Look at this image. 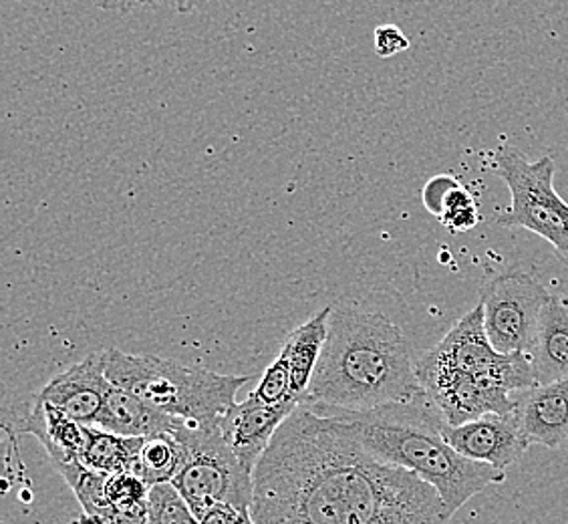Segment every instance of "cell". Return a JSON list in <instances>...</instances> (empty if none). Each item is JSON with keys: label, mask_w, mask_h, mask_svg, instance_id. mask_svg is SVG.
Returning <instances> with one entry per match:
<instances>
[{"label": "cell", "mask_w": 568, "mask_h": 524, "mask_svg": "<svg viewBox=\"0 0 568 524\" xmlns=\"http://www.w3.org/2000/svg\"><path fill=\"white\" fill-rule=\"evenodd\" d=\"M442 432L462 456L504 472L523 458L530 446L516 414L481 415L462 426H448L444 422Z\"/></svg>", "instance_id": "obj_10"}, {"label": "cell", "mask_w": 568, "mask_h": 524, "mask_svg": "<svg viewBox=\"0 0 568 524\" xmlns=\"http://www.w3.org/2000/svg\"><path fill=\"white\" fill-rule=\"evenodd\" d=\"M145 437H128L113 434L98 426H85V444L81 452V464L99 474L133 472Z\"/></svg>", "instance_id": "obj_18"}, {"label": "cell", "mask_w": 568, "mask_h": 524, "mask_svg": "<svg viewBox=\"0 0 568 524\" xmlns=\"http://www.w3.org/2000/svg\"><path fill=\"white\" fill-rule=\"evenodd\" d=\"M494 172L510 190V206L498 214L504 229L535 232L568 266V202L555 190L557 164L552 155L528 162L518 148L503 143L494 152Z\"/></svg>", "instance_id": "obj_6"}, {"label": "cell", "mask_w": 568, "mask_h": 524, "mask_svg": "<svg viewBox=\"0 0 568 524\" xmlns=\"http://www.w3.org/2000/svg\"><path fill=\"white\" fill-rule=\"evenodd\" d=\"M331 313H333V306H325L303 325L293 329L278 355L288 365L293 397L301 404H305L308 385L313 382L321 353L327 341Z\"/></svg>", "instance_id": "obj_17"}, {"label": "cell", "mask_w": 568, "mask_h": 524, "mask_svg": "<svg viewBox=\"0 0 568 524\" xmlns=\"http://www.w3.org/2000/svg\"><path fill=\"white\" fill-rule=\"evenodd\" d=\"M184 424L172 415L155 410L153 405L143 402L135 393L123 390L111 383L105 404L99 414L95 426L108 430L113 434L128 437H152L170 434Z\"/></svg>", "instance_id": "obj_16"}, {"label": "cell", "mask_w": 568, "mask_h": 524, "mask_svg": "<svg viewBox=\"0 0 568 524\" xmlns=\"http://www.w3.org/2000/svg\"><path fill=\"white\" fill-rule=\"evenodd\" d=\"M373 47L375 53L382 59H389V57L399 56L409 49V39L405 37L402 29H397L395 24H382L375 29L373 34Z\"/></svg>", "instance_id": "obj_24"}, {"label": "cell", "mask_w": 568, "mask_h": 524, "mask_svg": "<svg viewBox=\"0 0 568 524\" xmlns=\"http://www.w3.org/2000/svg\"><path fill=\"white\" fill-rule=\"evenodd\" d=\"M424 395L402 329L382 313L339 306L305 404L315 412H373Z\"/></svg>", "instance_id": "obj_2"}, {"label": "cell", "mask_w": 568, "mask_h": 524, "mask_svg": "<svg viewBox=\"0 0 568 524\" xmlns=\"http://www.w3.org/2000/svg\"><path fill=\"white\" fill-rule=\"evenodd\" d=\"M426 353L432 360L474 375L476 380L503 383L513 393L525 392L536 385L528 353L504 355L494 350L484 329V306L480 303L459 319L448 335Z\"/></svg>", "instance_id": "obj_8"}, {"label": "cell", "mask_w": 568, "mask_h": 524, "mask_svg": "<svg viewBox=\"0 0 568 524\" xmlns=\"http://www.w3.org/2000/svg\"><path fill=\"white\" fill-rule=\"evenodd\" d=\"M536 385L568 377V299L552 295L538 319L532 345L528 350Z\"/></svg>", "instance_id": "obj_15"}, {"label": "cell", "mask_w": 568, "mask_h": 524, "mask_svg": "<svg viewBox=\"0 0 568 524\" xmlns=\"http://www.w3.org/2000/svg\"><path fill=\"white\" fill-rule=\"evenodd\" d=\"M93 2L103 11H130V7L135 4V2L148 4V2H153V0H93Z\"/></svg>", "instance_id": "obj_27"}, {"label": "cell", "mask_w": 568, "mask_h": 524, "mask_svg": "<svg viewBox=\"0 0 568 524\" xmlns=\"http://www.w3.org/2000/svg\"><path fill=\"white\" fill-rule=\"evenodd\" d=\"M172 2L175 4V11L182 12V14L194 11L200 4V0H172Z\"/></svg>", "instance_id": "obj_28"}, {"label": "cell", "mask_w": 568, "mask_h": 524, "mask_svg": "<svg viewBox=\"0 0 568 524\" xmlns=\"http://www.w3.org/2000/svg\"><path fill=\"white\" fill-rule=\"evenodd\" d=\"M180 444V466L174 484L197 518L216 504L252 508L254 474L242 466L222 436L220 422L187 424L174 432Z\"/></svg>", "instance_id": "obj_5"}, {"label": "cell", "mask_w": 568, "mask_h": 524, "mask_svg": "<svg viewBox=\"0 0 568 524\" xmlns=\"http://www.w3.org/2000/svg\"><path fill=\"white\" fill-rule=\"evenodd\" d=\"M256 524H449L436 488L298 405L254 470Z\"/></svg>", "instance_id": "obj_1"}, {"label": "cell", "mask_w": 568, "mask_h": 524, "mask_svg": "<svg viewBox=\"0 0 568 524\" xmlns=\"http://www.w3.org/2000/svg\"><path fill=\"white\" fill-rule=\"evenodd\" d=\"M518 424L530 444L560 449L568 442V377L514 395Z\"/></svg>", "instance_id": "obj_13"}, {"label": "cell", "mask_w": 568, "mask_h": 524, "mask_svg": "<svg viewBox=\"0 0 568 524\" xmlns=\"http://www.w3.org/2000/svg\"><path fill=\"white\" fill-rule=\"evenodd\" d=\"M180 466V444L174 432L145 437L133 474H138L148 486L174 481Z\"/></svg>", "instance_id": "obj_19"}, {"label": "cell", "mask_w": 568, "mask_h": 524, "mask_svg": "<svg viewBox=\"0 0 568 524\" xmlns=\"http://www.w3.org/2000/svg\"><path fill=\"white\" fill-rule=\"evenodd\" d=\"M417 380L448 426H462L488 414H514L508 387L493 380H476L424 353L416 363Z\"/></svg>", "instance_id": "obj_9"}, {"label": "cell", "mask_w": 568, "mask_h": 524, "mask_svg": "<svg viewBox=\"0 0 568 524\" xmlns=\"http://www.w3.org/2000/svg\"><path fill=\"white\" fill-rule=\"evenodd\" d=\"M437 220L452 232V234H464L476 229V224L480 222V208L476 198L471 196L470 190L462 184H456L448 192V196L444 198Z\"/></svg>", "instance_id": "obj_21"}, {"label": "cell", "mask_w": 568, "mask_h": 524, "mask_svg": "<svg viewBox=\"0 0 568 524\" xmlns=\"http://www.w3.org/2000/svg\"><path fill=\"white\" fill-rule=\"evenodd\" d=\"M550 296L545 284L520 269H508L484 284V329L494 350L504 355L528 353Z\"/></svg>", "instance_id": "obj_7"}, {"label": "cell", "mask_w": 568, "mask_h": 524, "mask_svg": "<svg viewBox=\"0 0 568 524\" xmlns=\"http://www.w3.org/2000/svg\"><path fill=\"white\" fill-rule=\"evenodd\" d=\"M296 402L268 405L258 397L248 395L244 402H236L220 420L222 436L226 440L242 466L254 474L256 464L273 444L276 432L298 410Z\"/></svg>", "instance_id": "obj_11"}, {"label": "cell", "mask_w": 568, "mask_h": 524, "mask_svg": "<svg viewBox=\"0 0 568 524\" xmlns=\"http://www.w3.org/2000/svg\"><path fill=\"white\" fill-rule=\"evenodd\" d=\"M73 524H150L148 503L132 508H113L101 516H85L81 514Z\"/></svg>", "instance_id": "obj_23"}, {"label": "cell", "mask_w": 568, "mask_h": 524, "mask_svg": "<svg viewBox=\"0 0 568 524\" xmlns=\"http://www.w3.org/2000/svg\"><path fill=\"white\" fill-rule=\"evenodd\" d=\"M105 375L113 385L135 393L143 402L187 424L220 422L242 385L252 375H222L204 367H187L155 355H130L125 351H103Z\"/></svg>", "instance_id": "obj_4"}, {"label": "cell", "mask_w": 568, "mask_h": 524, "mask_svg": "<svg viewBox=\"0 0 568 524\" xmlns=\"http://www.w3.org/2000/svg\"><path fill=\"white\" fill-rule=\"evenodd\" d=\"M148 511L150 524H200V518L172 482L150 488Z\"/></svg>", "instance_id": "obj_20"}, {"label": "cell", "mask_w": 568, "mask_h": 524, "mask_svg": "<svg viewBox=\"0 0 568 524\" xmlns=\"http://www.w3.org/2000/svg\"><path fill=\"white\" fill-rule=\"evenodd\" d=\"M315 414L333 417L347 436L373 456L409 470L432 484L446 504L449 516L488 486L506 481L504 470L474 462L449 446L442 432L444 417L426 393L412 404L389 405L373 412Z\"/></svg>", "instance_id": "obj_3"}, {"label": "cell", "mask_w": 568, "mask_h": 524, "mask_svg": "<svg viewBox=\"0 0 568 524\" xmlns=\"http://www.w3.org/2000/svg\"><path fill=\"white\" fill-rule=\"evenodd\" d=\"M19 434L34 436L43 444L44 452L59 474L65 468L81 464V452L85 444V426L77 424L55 405L47 404L34 395L29 414L14 427Z\"/></svg>", "instance_id": "obj_14"}, {"label": "cell", "mask_w": 568, "mask_h": 524, "mask_svg": "<svg viewBox=\"0 0 568 524\" xmlns=\"http://www.w3.org/2000/svg\"><path fill=\"white\" fill-rule=\"evenodd\" d=\"M150 488L152 486H148V482L142 481L138 474L120 472L108 476L105 498L113 508H132L148 503Z\"/></svg>", "instance_id": "obj_22"}, {"label": "cell", "mask_w": 568, "mask_h": 524, "mask_svg": "<svg viewBox=\"0 0 568 524\" xmlns=\"http://www.w3.org/2000/svg\"><path fill=\"white\" fill-rule=\"evenodd\" d=\"M456 184H458V180H456L454 175L442 174L432 178L426 187H424V192H422L424 206H426L434 216H437L444 198L448 196L449 190L456 187Z\"/></svg>", "instance_id": "obj_25"}, {"label": "cell", "mask_w": 568, "mask_h": 524, "mask_svg": "<svg viewBox=\"0 0 568 524\" xmlns=\"http://www.w3.org/2000/svg\"><path fill=\"white\" fill-rule=\"evenodd\" d=\"M110 385L105 375V357L103 351H99L73 363L65 372L57 373L37 395L47 404L59 407L77 424L95 426Z\"/></svg>", "instance_id": "obj_12"}, {"label": "cell", "mask_w": 568, "mask_h": 524, "mask_svg": "<svg viewBox=\"0 0 568 524\" xmlns=\"http://www.w3.org/2000/svg\"><path fill=\"white\" fill-rule=\"evenodd\" d=\"M200 524H256L251 508H236L232 504H216L200 516Z\"/></svg>", "instance_id": "obj_26"}]
</instances>
